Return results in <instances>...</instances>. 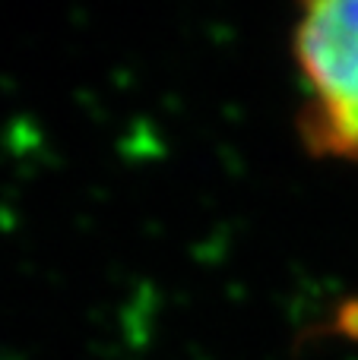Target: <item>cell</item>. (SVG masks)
<instances>
[{"instance_id":"obj_1","label":"cell","mask_w":358,"mask_h":360,"mask_svg":"<svg viewBox=\"0 0 358 360\" xmlns=\"http://www.w3.org/2000/svg\"><path fill=\"white\" fill-rule=\"evenodd\" d=\"M292 51L308 149L358 165V0H302Z\"/></svg>"}]
</instances>
